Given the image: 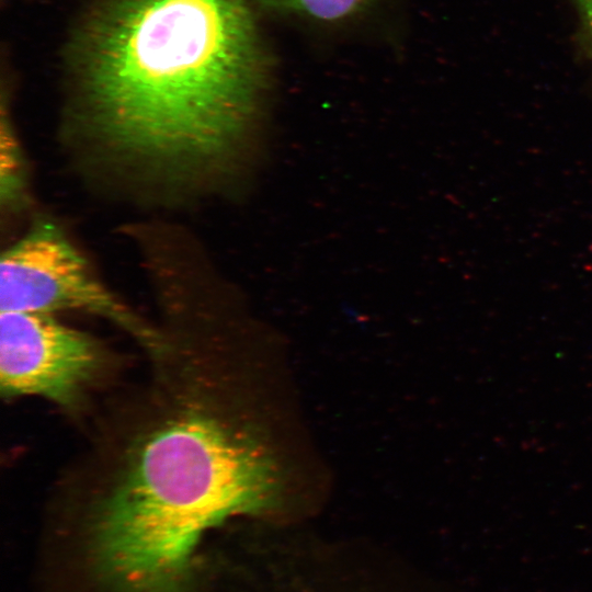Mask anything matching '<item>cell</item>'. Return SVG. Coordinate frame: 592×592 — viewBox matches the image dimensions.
Wrapping results in <instances>:
<instances>
[{"instance_id":"1","label":"cell","mask_w":592,"mask_h":592,"mask_svg":"<svg viewBox=\"0 0 592 592\" xmlns=\"http://www.w3.org/2000/svg\"><path fill=\"white\" fill-rule=\"evenodd\" d=\"M150 371L94 446L71 491L88 542L121 592H181L202 536L270 501L272 467L227 417L202 337L163 331Z\"/></svg>"},{"instance_id":"2","label":"cell","mask_w":592,"mask_h":592,"mask_svg":"<svg viewBox=\"0 0 592 592\" xmlns=\"http://www.w3.org/2000/svg\"><path fill=\"white\" fill-rule=\"evenodd\" d=\"M72 72L101 137L187 172L235 149L266 59L247 0H98L77 34Z\"/></svg>"},{"instance_id":"3","label":"cell","mask_w":592,"mask_h":592,"mask_svg":"<svg viewBox=\"0 0 592 592\" xmlns=\"http://www.w3.org/2000/svg\"><path fill=\"white\" fill-rule=\"evenodd\" d=\"M1 311L54 315L80 311L106 319L133 337L146 352L163 333L135 314L92 273L61 229L37 220L0 260Z\"/></svg>"},{"instance_id":"4","label":"cell","mask_w":592,"mask_h":592,"mask_svg":"<svg viewBox=\"0 0 592 592\" xmlns=\"http://www.w3.org/2000/svg\"><path fill=\"white\" fill-rule=\"evenodd\" d=\"M113 367V355L102 342L54 315L0 314L3 397H41L77 412Z\"/></svg>"},{"instance_id":"5","label":"cell","mask_w":592,"mask_h":592,"mask_svg":"<svg viewBox=\"0 0 592 592\" xmlns=\"http://www.w3.org/2000/svg\"><path fill=\"white\" fill-rule=\"evenodd\" d=\"M0 135L1 202L12 206L21 201L25 184L20 148L3 110Z\"/></svg>"},{"instance_id":"6","label":"cell","mask_w":592,"mask_h":592,"mask_svg":"<svg viewBox=\"0 0 592 592\" xmlns=\"http://www.w3.org/2000/svg\"><path fill=\"white\" fill-rule=\"evenodd\" d=\"M275 9L295 12L321 21H337L350 16L369 0H262Z\"/></svg>"},{"instance_id":"7","label":"cell","mask_w":592,"mask_h":592,"mask_svg":"<svg viewBox=\"0 0 592 592\" xmlns=\"http://www.w3.org/2000/svg\"><path fill=\"white\" fill-rule=\"evenodd\" d=\"M580 9L584 13L587 19L592 16V0H578Z\"/></svg>"},{"instance_id":"8","label":"cell","mask_w":592,"mask_h":592,"mask_svg":"<svg viewBox=\"0 0 592 592\" xmlns=\"http://www.w3.org/2000/svg\"><path fill=\"white\" fill-rule=\"evenodd\" d=\"M588 23H589V26H590V30H591V33H592V16L590 19H588Z\"/></svg>"}]
</instances>
